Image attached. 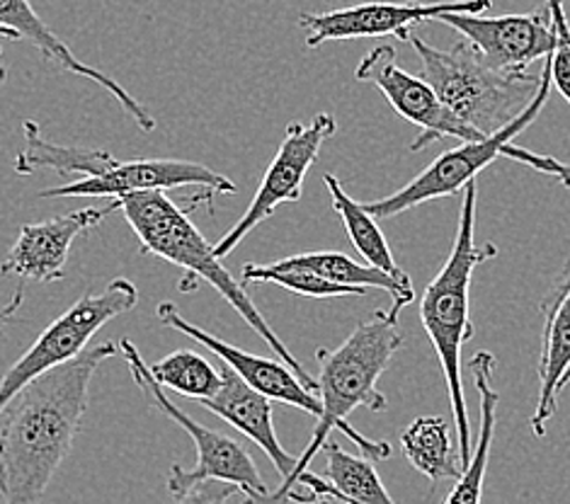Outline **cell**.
I'll return each mask as SVG.
<instances>
[{
    "instance_id": "cell-15",
    "label": "cell",
    "mask_w": 570,
    "mask_h": 504,
    "mask_svg": "<svg viewBox=\"0 0 570 504\" xmlns=\"http://www.w3.org/2000/svg\"><path fill=\"white\" fill-rule=\"evenodd\" d=\"M158 320L166 325V328L178 330L187 337H193L195 343H199L202 347H207L212 354H216V357H219L228 366V369H234L250 388L267 395L269 401L298 407V411L314 415L316 419L321 417L323 407H321L318 395L311 393L282 359L257 357V354H248L234 345L224 343V339L197 328L195 323L185 320L180 316L178 306L170 302H163L158 306Z\"/></svg>"
},
{
    "instance_id": "cell-3",
    "label": "cell",
    "mask_w": 570,
    "mask_h": 504,
    "mask_svg": "<svg viewBox=\"0 0 570 504\" xmlns=\"http://www.w3.org/2000/svg\"><path fill=\"white\" fill-rule=\"evenodd\" d=\"M119 211L125 214L127 224L131 226L134 236L139 238L144 255H156L160 260H168L175 267L185 269V279L180 281V289L185 294L197 289V281H207L219 291L226 302L234 306L238 316L246 320L250 328L261 335L265 343L277 354L289 369L298 376V381L316 393L318 384L311 376L302 362L287 349V345L269 328L263 313L255 308L250 296L246 294V286L234 279V275L222 265L219 257L214 255V245L199 234V228L189 221V209H180L178 204L170 201L166 192H131L119 197Z\"/></svg>"
},
{
    "instance_id": "cell-7",
    "label": "cell",
    "mask_w": 570,
    "mask_h": 504,
    "mask_svg": "<svg viewBox=\"0 0 570 504\" xmlns=\"http://www.w3.org/2000/svg\"><path fill=\"white\" fill-rule=\"evenodd\" d=\"M137 304V286L125 277H117L102 291H90L69 310H63L0 378V415L27 384L83 354L100 328L112 318L125 316Z\"/></svg>"
},
{
    "instance_id": "cell-25",
    "label": "cell",
    "mask_w": 570,
    "mask_h": 504,
    "mask_svg": "<svg viewBox=\"0 0 570 504\" xmlns=\"http://www.w3.org/2000/svg\"><path fill=\"white\" fill-rule=\"evenodd\" d=\"M148 372L158 386L180 393L195 403L214 398L222 388V372H216L214 364L193 349H175L168 357L148 366Z\"/></svg>"
},
{
    "instance_id": "cell-28",
    "label": "cell",
    "mask_w": 570,
    "mask_h": 504,
    "mask_svg": "<svg viewBox=\"0 0 570 504\" xmlns=\"http://www.w3.org/2000/svg\"><path fill=\"white\" fill-rule=\"evenodd\" d=\"M551 83L561 92V98L570 105V39L556 49L551 57Z\"/></svg>"
},
{
    "instance_id": "cell-5",
    "label": "cell",
    "mask_w": 570,
    "mask_h": 504,
    "mask_svg": "<svg viewBox=\"0 0 570 504\" xmlns=\"http://www.w3.org/2000/svg\"><path fill=\"white\" fill-rule=\"evenodd\" d=\"M409 45L420 59V78L428 80L446 110L481 136L508 127L539 92L541 71H502L488 63L466 39L440 49L413 32Z\"/></svg>"
},
{
    "instance_id": "cell-29",
    "label": "cell",
    "mask_w": 570,
    "mask_h": 504,
    "mask_svg": "<svg viewBox=\"0 0 570 504\" xmlns=\"http://www.w3.org/2000/svg\"><path fill=\"white\" fill-rule=\"evenodd\" d=\"M568 289H570V257L566 260L561 275L556 277V281L549 286L544 302H541V316H547V313H551L556 308V304H559L561 298L568 294Z\"/></svg>"
},
{
    "instance_id": "cell-17",
    "label": "cell",
    "mask_w": 570,
    "mask_h": 504,
    "mask_svg": "<svg viewBox=\"0 0 570 504\" xmlns=\"http://www.w3.org/2000/svg\"><path fill=\"white\" fill-rule=\"evenodd\" d=\"M273 403L267 395L257 393L234 369H222V388L214 398L202 401L205 411L219 415L230 427L246 434L250 442L263 448L265 456L282 475V485L289 483L296 468V458L282 448L273 425Z\"/></svg>"
},
{
    "instance_id": "cell-32",
    "label": "cell",
    "mask_w": 570,
    "mask_h": 504,
    "mask_svg": "<svg viewBox=\"0 0 570 504\" xmlns=\"http://www.w3.org/2000/svg\"><path fill=\"white\" fill-rule=\"evenodd\" d=\"M568 384H570V369H568V374H566L563 381H561V393L568 388Z\"/></svg>"
},
{
    "instance_id": "cell-19",
    "label": "cell",
    "mask_w": 570,
    "mask_h": 504,
    "mask_svg": "<svg viewBox=\"0 0 570 504\" xmlns=\"http://www.w3.org/2000/svg\"><path fill=\"white\" fill-rule=\"evenodd\" d=\"M570 369V289L551 313L544 316L539 354V398L529 419L537 437H544L547 425L559 411L561 381Z\"/></svg>"
},
{
    "instance_id": "cell-33",
    "label": "cell",
    "mask_w": 570,
    "mask_h": 504,
    "mask_svg": "<svg viewBox=\"0 0 570 504\" xmlns=\"http://www.w3.org/2000/svg\"><path fill=\"white\" fill-rule=\"evenodd\" d=\"M318 504H333L331 500H318Z\"/></svg>"
},
{
    "instance_id": "cell-30",
    "label": "cell",
    "mask_w": 570,
    "mask_h": 504,
    "mask_svg": "<svg viewBox=\"0 0 570 504\" xmlns=\"http://www.w3.org/2000/svg\"><path fill=\"white\" fill-rule=\"evenodd\" d=\"M22 304H24V289L20 286V289L16 291V296H12L10 302L3 308H0V333H3V328H8L12 320H16Z\"/></svg>"
},
{
    "instance_id": "cell-9",
    "label": "cell",
    "mask_w": 570,
    "mask_h": 504,
    "mask_svg": "<svg viewBox=\"0 0 570 504\" xmlns=\"http://www.w3.org/2000/svg\"><path fill=\"white\" fill-rule=\"evenodd\" d=\"M440 22L452 27L488 63L502 71H529L534 61L549 59L570 39L563 0H549L544 8L520 16H444Z\"/></svg>"
},
{
    "instance_id": "cell-31",
    "label": "cell",
    "mask_w": 570,
    "mask_h": 504,
    "mask_svg": "<svg viewBox=\"0 0 570 504\" xmlns=\"http://www.w3.org/2000/svg\"><path fill=\"white\" fill-rule=\"evenodd\" d=\"M0 39H12V42H20L18 34H16V32H10V30H6V27H0Z\"/></svg>"
},
{
    "instance_id": "cell-6",
    "label": "cell",
    "mask_w": 570,
    "mask_h": 504,
    "mask_svg": "<svg viewBox=\"0 0 570 504\" xmlns=\"http://www.w3.org/2000/svg\"><path fill=\"white\" fill-rule=\"evenodd\" d=\"M549 90H551V63L549 59H544L537 98L518 119L510 121V125L502 127L500 131L485 136L481 141H466L452 148V151H444L442 156L434 158L423 172L415 175L409 185L399 189V192L376 201H362L364 209L370 211L376 221H384V219H393V216L399 214L411 211L420 207V204H428L432 199L459 195L464 192L466 185L476 182V177L498 158L520 160L524 166L539 170L541 175L556 177L563 187L570 189V166L551 156H539L512 144L514 136L522 134L529 125H534L539 112L544 110Z\"/></svg>"
},
{
    "instance_id": "cell-22",
    "label": "cell",
    "mask_w": 570,
    "mask_h": 504,
    "mask_svg": "<svg viewBox=\"0 0 570 504\" xmlns=\"http://www.w3.org/2000/svg\"><path fill=\"white\" fill-rule=\"evenodd\" d=\"M403 454L411 466L420 471L432 483L459 481L464 466H461L459 448H454L452 429L444 417L425 415L411 422V427L401 437Z\"/></svg>"
},
{
    "instance_id": "cell-10",
    "label": "cell",
    "mask_w": 570,
    "mask_h": 504,
    "mask_svg": "<svg viewBox=\"0 0 570 504\" xmlns=\"http://www.w3.org/2000/svg\"><path fill=\"white\" fill-rule=\"evenodd\" d=\"M335 131V117L325 112L318 115L311 125H298V121H294V125L287 127L248 211L243 214L240 221L214 245V255L219 257V260L234 253L243 243V238H248L257 226L267 221L279 204H292L302 199L306 175L311 166L318 160L323 144L328 141Z\"/></svg>"
},
{
    "instance_id": "cell-8",
    "label": "cell",
    "mask_w": 570,
    "mask_h": 504,
    "mask_svg": "<svg viewBox=\"0 0 570 504\" xmlns=\"http://www.w3.org/2000/svg\"><path fill=\"white\" fill-rule=\"evenodd\" d=\"M119 352L129 366L134 384H137V388L144 393L148 405L156 407L160 415L173 419L178 427H183L189 434V439L195 442V448H197L195 468L185 471L180 463H173L170 471L175 475H180L183 481L216 478V481L234 483L238 485L240 493L246 495V502L243 504H265L269 497V487L261 475V471H257V463L248 454V448L238 439L228 437L224 432L199 425V422H195L185 411H180V407L168 398L163 386L156 384L151 372H148V364L141 357V352L131 343V339L127 337L121 339Z\"/></svg>"
},
{
    "instance_id": "cell-1",
    "label": "cell",
    "mask_w": 570,
    "mask_h": 504,
    "mask_svg": "<svg viewBox=\"0 0 570 504\" xmlns=\"http://www.w3.org/2000/svg\"><path fill=\"white\" fill-rule=\"evenodd\" d=\"M117 352L115 343L90 345L8 403L0 415V497L6 504H42L83 425L90 381Z\"/></svg>"
},
{
    "instance_id": "cell-24",
    "label": "cell",
    "mask_w": 570,
    "mask_h": 504,
    "mask_svg": "<svg viewBox=\"0 0 570 504\" xmlns=\"http://www.w3.org/2000/svg\"><path fill=\"white\" fill-rule=\"evenodd\" d=\"M325 478L331 483L328 497L343 504H396L386 493V487L379 478L372 458L347 454L335 442H325Z\"/></svg>"
},
{
    "instance_id": "cell-23",
    "label": "cell",
    "mask_w": 570,
    "mask_h": 504,
    "mask_svg": "<svg viewBox=\"0 0 570 504\" xmlns=\"http://www.w3.org/2000/svg\"><path fill=\"white\" fill-rule=\"evenodd\" d=\"M284 263L292 267H304L333 284L357 286V289L389 291L393 298L391 310H396V313H401L405 306L415 302V291H409L396 279L384 275V271H379L376 267H370V265H360L357 260H352V257H347L343 253H333V250L298 253L292 257H284Z\"/></svg>"
},
{
    "instance_id": "cell-21",
    "label": "cell",
    "mask_w": 570,
    "mask_h": 504,
    "mask_svg": "<svg viewBox=\"0 0 570 504\" xmlns=\"http://www.w3.org/2000/svg\"><path fill=\"white\" fill-rule=\"evenodd\" d=\"M323 182L328 187L333 209L337 216H341L347 236L352 245H355V250L362 255V260L370 267L384 271V275H389L391 279H396L409 291H415L411 277L405 275L403 267L396 263V257H393L382 228H379L374 216L364 209V204L352 199L335 175L328 172L323 177Z\"/></svg>"
},
{
    "instance_id": "cell-14",
    "label": "cell",
    "mask_w": 570,
    "mask_h": 504,
    "mask_svg": "<svg viewBox=\"0 0 570 504\" xmlns=\"http://www.w3.org/2000/svg\"><path fill=\"white\" fill-rule=\"evenodd\" d=\"M115 211H119L117 199L107 201L100 209L88 207L63 216H53L49 221L22 226L8 257L0 263V275L39 284L63 279V269L66 263H69L73 240L88 234L95 226H100Z\"/></svg>"
},
{
    "instance_id": "cell-18",
    "label": "cell",
    "mask_w": 570,
    "mask_h": 504,
    "mask_svg": "<svg viewBox=\"0 0 570 504\" xmlns=\"http://www.w3.org/2000/svg\"><path fill=\"white\" fill-rule=\"evenodd\" d=\"M469 366H471L473 384H476L481 395V422H479L476 446H473L469 466L464 468V473H461V478L452 487V493L444 500V504H481L483 502L488 458H491L493 437H495V417H498V403H500V395L493 388L495 357L491 352H479L473 354Z\"/></svg>"
},
{
    "instance_id": "cell-26",
    "label": "cell",
    "mask_w": 570,
    "mask_h": 504,
    "mask_svg": "<svg viewBox=\"0 0 570 504\" xmlns=\"http://www.w3.org/2000/svg\"><path fill=\"white\" fill-rule=\"evenodd\" d=\"M240 284H277L282 289H287L298 296H311V298H341V296H366L370 289H357V286H343L323 279L314 271L304 267H292L284 260L269 263V265H255L246 263L243 265Z\"/></svg>"
},
{
    "instance_id": "cell-4",
    "label": "cell",
    "mask_w": 570,
    "mask_h": 504,
    "mask_svg": "<svg viewBox=\"0 0 570 504\" xmlns=\"http://www.w3.org/2000/svg\"><path fill=\"white\" fill-rule=\"evenodd\" d=\"M464 199H461L456 238L452 253L446 263L438 271L428 289L420 298V320L430 337V343L438 352L442 364L446 393H450V405L454 413L456 427V448L461 466H469L471 461V425L466 413V395L464 381H461V349L473 337V320H471V279L473 269L485 260L498 255V245L483 243L479 245L473 234H476V204H479V185H466Z\"/></svg>"
},
{
    "instance_id": "cell-12",
    "label": "cell",
    "mask_w": 570,
    "mask_h": 504,
    "mask_svg": "<svg viewBox=\"0 0 570 504\" xmlns=\"http://www.w3.org/2000/svg\"><path fill=\"white\" fill-rule=\"evenodd\" d=\"M355 78L360 83H370L382 90L393 110L405 121L420 127V136L411 144L413 154L423 151L440 139H450V136L461 144L485 139L446 110L425 78L403 71L396 63V49L389 45H379L366 53L357 66Z\"/></svg>"
},
{
    "instance_id": "cell-13",
    "label": "cell",
    "mask_w": 570,
    "mask_h": 504,
    "mask_svg": "<svg viewBox=\"0 0 570 504\" xmlns=\"http://www.w3.org/2000/svg\"><path fill=\"white\" fill-rule=\"evenodd\" d=\"M175 187H195L209 201L214 195H236L238 187L226 175L214 172L195 160L173 158H137L119 160L117 168L100 177H83V180L66 182L61 187H49L39 192L42 199L53 197H110L119 199L131 192H168Z\"/></svg>"
},
{
    "instance_id": "cell-2",
    "label": "cell",
    "mask_w": 570,
    "mask_h": 504,
    "mask_svg": "<svg viewBox=\"0 0 570 504\" xmlns=\"http://www.w3.org/2000/svg\"><path fill=\"white\" fill-rule=\"evenodd\" d=\"M401 313L396 310H376L370 320L360 323L355 330L341 347L316 352L318 362V401H321V417L314 429L304 454L296 458V468L289 483L279 485L269 493L265 504H284L289 502V495L298 485V478L308 471L311 461L323 452L325 442L331 439V432L337 429L345 437L360 446V452L372 461H386L391 456L389 442H372L360 434L347 422V415L357 407H370L374 413H384L389 407L386 395L379 391V378L389 369V364L403 347V335L399 325Z\"/></svg>"
},
{
    "instance_id": "cell-16",
    "label": "cell",
    "mask_w": 570,
    "mask_h": 504,
    "mask_svg": "<svg viewBox=\"0 0 570 504\" xmlns=\"http://www.w3.org/2000/svg\"><path fill=\"white\" fill-rule=\"evenodd\" d=\"M0 27L16 32L22 42H30L32 47H37L39 51H42V57L49 63L59 66L61 71H69L78 78H88V80H92V83H98L102 90L110 92L112 98L121 105V110L137 121V127L141 131H146V134L156 131L158 121L151 115V110L144 107L137 98H131V92L127 88H121L115 78L98 71L95 66H88L80 61L76 53L49 30L47 22L37 16L30 0H0Z\"/></svg>"
},
{
    "instance_id": "cell-27",
    "label": "cell",
    "mask_w": 570,
    "mask_h": 504,
    "mask_svg": "<svg viewBox=\"0 0 570 504\" xmlns=\"http://www.w3.org/2000/svg\"><path fill=\"white\" fill-rule=\"evenodd\" d=\"M168 490L173 495L170 504H228L230 497L240 493L238 485L205 478V481H183L180 475L170 471L168 475Z\"/></svg>"
},
{
    "instance_id": "cell-11",
    "label": "cell",
    "mask_w": 570,
    "mask_h": 504,
    "mask_svg": "<svg viewBox=\"0 0 570 504\" xmlns=\"http://www.w3.org/2000/svg\"><path fill=\"white\" fill-rule=\"evenodd\" d=\"M491 10V0H444V3H386L372 0L331 12H302L298 27L304 30L306 47L318 49L325 42L345 39L399 37L409 42L415 24L440 22L444 16H481Z\"/></svg>"
},
{
    "instance_id": "cell-20",
    "label": "cell",
    "mask_w": 570,
    "mask_h": 504,
    "mask_svg": "<svg viewBox=\"0 0 570 504\" xmlns=\"http://www.w3.org/2000/svg\"><path fill=\"white\" fill-rule=\"evenodd\" d=\"M24 131V148L16 158L18 175H32L37 170H53L59 175H86L100 177L117 168V158L102 148H86V146H61L45 139L42 129L35 121L27 119L22 125Z\"/></svg>"
}]
</instances>
